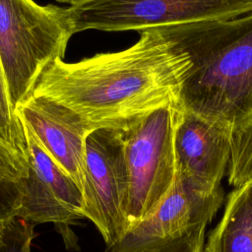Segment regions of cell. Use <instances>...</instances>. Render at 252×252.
<instances>
[{"label":"cell","instance_id":"cell-1","mask_svg":"<svg viewBox=\"0 0 252 252\" xmlns=\"http://www.w3.org/2000/svg\"><path fill=\"white\" fill-rule=\"evenodd\" d=\"M191 66L164 28L150 29L124 50L75 63L51 62L33 94L71 108L92 130L125 129L158 108L177 105Z\"/></svg>","mask_w":252,"mask_h":252},{"label":"cell","instance_id":"cell-2","mask_svg":"<svg viewBox=\"0 0 252 252\" xmlns=\"http://www.w3.org/2000/svg\"><path fill=\"white\" fill-rule=\"evenodd\" d=\"M164 30L192 62L177 106L231 129L252 123V11Z\"/></svg>","mask_w":252,"mask_h":252},{"label":"cell","instance_id":"cell-3","mask_svg":"<svg viewBox=\"0 0 252 252\" xmlns=\"http://www.w3.org/2000/svg\"><path fill=\"white\" fill-rule=\"evenodd\" d=\"M67 8L33 0H0V65L15 110L43 70L64 57L73 35Z\"/></svg>","mask_w":252,"mask_h":252},{"label":"cell","instance_id":"cell-4","mask_svg":"<svg viewBox=\"0 0 252 252\" xmlns=\"http://www.w3.org/2000/svg\"><path fill=\"white\" fill-rule=\"evenodd\" d=\"M177 110V105H166L121 129L128 172L127 230L149 216L175 182Z\"/></svg>","mask_w":252,"mask_h":252},{"label":"cell","instance_id":"cell-5","mask_svg":"<svg viewBox=\"0 0 252 252\" xmlns=\"http://www.w3.org/2000/svg\"><path fill=\"white\" fill-rule=\"evenodd\" d=\"M67 9L73 33L142 32L233 18L252 11V0H87Z\"/></svg>","mask_w":252,"mask_h":252},{"label":"cell","instance_id":"cell-6","mask_svg":"<svg viewBox=\"0 0 252 252\" xmlns=\"http://www.w3.org/2000/svg\"><path fill=\"white\" fill-rule=\"evenodd\" d=\"M83 212L106 246L126 232L128 172L121 129L97 128L86 140Z\"/></svg>","mask_w":252,"mask_h":252},{"label":"cell","instance_id":"cell-7","mask_svg":"<svg viewBox=\"0 0 252 252\" xmlns=\"http://www.w3.org/2000/svg\"><path fill=\"white\" fill-rule=\"evenodd\" d=\"M222 200L221 188L204 191L177 173L171 190L158 207L117 242L108 246L105 252H143L198 223H209Z\"/></svg>","mask_w":252,"mask_h":252},{"label":"cell","instance_id":"cell-8","mask_svg":"<svg viewBox=\"0 0 252 252\" xmlns=\"http://www.w3.org/2000/svg\"><path fill=\"white\" fill-rule=\"evenodd\" d=\"M25 132L28 171L19 180L23 197L18 218L34 225L52 222L61 228L74 220L85 219L80 186L27 129Z\"/></svg>","mask_w":252,"mask_h":252},{"label":"cell","instance_id":"cell-9","mask_svg":"<svg viewBox=\"0 0 252 252\" xmlns=\"http://www.w3.org/2000/svg\"><path fill=\"white\" fill-rule=\"evenodd\" d=\"M27 129L82 190L86 140L93 131L74 110L43 95L32 94L16 109Z\"/></svg>","mask_w":252,"mask_h":252},{"label":"cell","instance_id":"cell-10","mask_svg":"<svg viewBox=\"0 0 252 252\" xmlns=\"http://www.w3.org/2000/svg\"><path fill=\"white\" fill-rule=\"evenodd\" d=\"M176 171L204 191H216L230 158L231 128L177 106Z\"/></svg>","mask_w":252,"mask_h":252},{"label":"cell","instance_id":"cell-11","mask_svg":"<svg viewBox=\"0 0 252 252\" xmlns=\"http://www.w3.org/2000/svg\"><path fill=\"white\" fill-rule=\"evenodd\" d=\"M203 252H252V182L228 194L222 218L209 233Z\"/></svg>","mask_w":252,"mask_h":252},{"label":"cell","instance_id":"cell-12","mask_svg":"<svg viewBox=\"0 0 252 252\" xmlns=\"http://www.w3.org/2000/svg\"><path fill=\"white\" fill-rule=\"evenodd\" d=\"M0 140L28 167V142L24 126L9 97L6 80L0 65Z\"/></svg>","mask_w":252,"mask_h":252},{"label":"cell","instance_id":"cell-13","mask_svg":"<svg viewBox=\"0 0 252 252\" xmlns=\"http://www.w3.org/2000/svg\"><path fill=\"white\" fill-rule=\"evenodd\" d=\"M227 174L234 187L252 182V123L231 129Z\"/></svg>","mask_w":252,"mask_h":252},{"label":"cell","instance_id":"cell-14","mask_svg":"<svg viewBox=\"0 0 252 252\" xmlns=\"http://www.w3.org/2000/svg\"><path fill=\"white\" fill-rule=\"evenodd\" d=\"M34 224L15 218L0 231V252H31Z\"/></svg>","mask_w":252,"mask_h":252},{"label":"cell","instance_id":"cell-15","mask_svg":"<svg viewBox=\"0 0 252 252\" xmlns=\"http://www.w3.org/2000/svg\"><path fill=\"white\" fill-rule=\"evenodd\" d=\"M208 222L198 223L176 237L143 252H203Z\"/></svg>","mask_w":252,"mask_h":252},{"label":"cell","instance_id":"cell-16","mask_svg":"<svg viewBox=\"0 0 252 252\" xmlns=\"http://www.w3.org/2000/svg\"><path fill=\"white\" fill-rule=\"evenodd\" d=\"M23 197V190L19 180H10L0 177V231L15 218Z\"/></svg>","mask_w":252,"mask_h":252},{"label":"cell","instance_id":"cell-17","mask_svg":"<svg viewBox=\"0 0 252 252\" xmlns=\"http://www.w3.org/2000/svg\"><path fill=\"white\" fill-rule=\"evenodd\" d=\"M28 167L0 140V177L10 180H20L27 175Z\"/></svg>","mask_w":252,"mask_h":252},{"label":"cell","instance_id":"cell-18","mask_svg":"<svg viewBox=\"0 0 252 252\" xmlns=\"http://www.w3.org/2000/svg\"><path fill=\"white\" fill-rule=\"evenodd\" d=\"M56 1L62 2V3H68V4H70V6H72V5H75V4H78V3L85 2L87 0H56Z\"/></svg>","mask_w":252,"mask_h":252},{"label":"cell","instance_id":"cell-19","mask_svg":"<svg viewBox=\"0 0 252 252\" xmlns=\"http://www.w3.org/2000/svg\"><path fill=\"white\" fill-rule=\"evenodd\" d=\"M0 242H1V237H0Z\"/></svg>","mask_w":252,"mask_h":252}]
</instances>
